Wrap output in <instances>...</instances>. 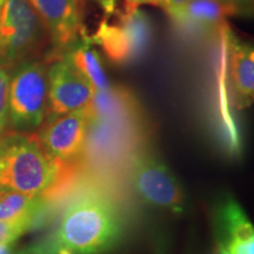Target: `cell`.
I'll use <instances>...</instances> for the list:
<instances>
[{"instance_id":"cell-3","label":"cell","mask_w":254,"mask_h":254,"mask_svg":"<svg viewBox=\"0 0 254 254\" xmlns=\"http://www.w3.org/2000/svg\"><path fill=\"white\" fill-rule=\"evenodd\" d=\"M47 110V69L37 60L19 63L9 77L7 120L14 131L39 128Z\"/></svg>"},{"instance_id":"cell-12","label":"cell","mask_w":254,"mask_h":254,"mask_svg":"<svg viewBox=\"0 0 254 254\" xmlns=\"http://www.w3.org/2000/svg\"><path fill=\"white\" fill-rule=\"evenodd\" d=\"M79 72L91 82L95 93L110 90V80L107 78L99 53L91 44L79 40L72 47L62 53Z\"/></svg>"},{"instance_id":"cell-11","label":"cell","mask_w":254,"mask_h":254,"mask_svg":"<svg viewBox=\"0 0 254 254\" xmlns=\"http://www.w3.org/2000/svg\"><path fill=\"white\" fill-rule=\"evenodd\" d=\"M226 15L230 13L217 0H192L170 17L178 26L190 32L204 33L218 27Z\"/></svg>"},{"instance_id":"cell-9","label":"cell","mask_w":254,"mask_h":254,"mask_svg":"<svg viewBox=\"0 0 254 254\" xmlns=\"http://www.w3.org/2000/svg\"><path fill=\"white\" fill-rule=\"evenodd\" d=\"M43 21L52 45L65 52L80 40V0H28Z\"/></svg>"},{"instance_id":"cell-13","label":"cell","mask_w":254,"mask_h":254,"mask_svg":"<svg viewBox=\"0 0 254 254\" xmlns=\"http://www.w3.org/2000/svg\"><path fill=\"white\" fill-rule=\"evenodd\" d=\"M220 246L225 247L234 243L254 241V231L251 221L239 204L228 199L219 209Z\"/></svg>"},{"instance_id":"cell-8","label":"cell","mask_w":254,"mask_h":254,"mask_svg":"<svg viewBox=\"0 0 254 254\" xmlns=\"http://www.w3.org/2000/svg\"><path fill=\"white\" fill-rule=\"evenodd\" d=\"M91 82L64 57L51 64L47 69L46 122L64 114L86 109L94 99Z\"/></svg>"},{"instance_id":"cell-19","label":"cell","mask_w":254,"mask_h":254,"mask_svg":"<svg viewBox=\"0 0 254 254\" xmlns=\"http://www.w3.org/2000/svg\"><path fill=\"white\" fill-rule=\"evenodd\" d=\"M127 5L131 7H139L140 5H153V6H164V0H126Z\"/></svg>"},{"instance_id":"cell-7","label":"cell","mask_w":254,"mask_h":254,"mask_svg":"<svg viewBox=\"0 0 254 254\" xmlns=\"http://www.w3.org/2000/svg\"><path fill=\"white\" fill-rule=\"evenodd\" d=\"M93 119L92 105L46 122L36 133L41 146L57 163L67 170L79 167L87 146V138Z\"/></svg>"},{"instance_id":"cell-14","label":"cell","mask_w":254,"mask_h":254,"mask_svg":"<svg viewBox=\"0 0 254 254\" xmlns=\"http://www.w3.org/2000/svg\"><path fill=\"white\" fill-rule=\"evenodd\" d=\"M44 199L17 192L0 190V221L33 224Z\"/></svg>"},{"instance_id":"cell-16","label":"cell","mask_w":254,"mask_h":254,"mask_svg":"<svg viewBox=\"0 0 254 254\" xmlns=\"http://www.w3.org/2000/svg\"><path fill=\"white\" fill-rule=\"evenodd\" d=\"M9 74L4 67H0V133L7 123Z\"/></svg>"},{"instance_id":"cell-6","label":"cell","mask_w":254,"mask_h":254,"mask_svg":"<svg viewBox=\"0 0 254 254\" xmlns=\"http://www.w3.org/2000/svg\"><path fill=\"white\" fill-rule=\"evenodd\" d=\"M132 187L142 201L173 213L185 209V194L177 178L153 153L140 151L133 154L128 166Z\"/></svg>"},{"instance_id":"cell-15","label":"cell","mask_w":254,"mask_h":254,"mask_svg":"<svg viewBox=\"0 0 254 254\" xmlns=\"http://www.w3.org/2000/svg\"><path fill=\"white\" fill-rule=\"evenodd\" d=\"M32 225L28 222L0 221V245L13 244Z\"/></svg>"},{"instance_id":"cell-20","label":"cell","mask_w":254,"mask_h":254,"mask_svg":"<svg viewBox=\"0 0 254 254\" xmlns=\"http://www.w3.org/2000/svg\"><path fill=\"white\" fill-rule=\"evenodd\" d=\"M13 244H1L0 245V254H14Z\"/></svg>"},{"instance_id":"cell-5","label":"cell","mask_w":254,"mask_h":254,"mask_svg":"<svg viewBox=\"0 0 254 254\" xmlns=\"http://www.w3.org/2000/svg\"><path fill=\"white\" fill-rule=\"evenodd\" d=\"M45 34L43 21L28 0H5L0 7V67L24 62Z\"/></svg>"},{"instance_id":"cell-1","label":"cell","mask_w":254,"mask_h":254,"mask_svg":"<svg viewBox=\"0 0 254 254\" xmlns=\"http://www.w3.org/2000/svg\"><path fill=\"white\" fill-rule=\"evenodd\" d=\"M74 178L41 146L36 133H0V190L41 199L59 195Z\"/></svg>"},{"instance_id":"cell-22","label":"cell","mask_w":254,"mask_h":254,"mask_svg":"<svg viewBox=\"0 0 254 254\" xmlns=\"http://www.w3.org/2000/svg\"><path fill=\"white\" fill-rule=\"evenodd\" d=\"M4 1H5V0H0V7H1V5L4 4Z\"/></svg>"},{"instance_id":"cell-17","label":"cell","mask_w":254,"mask_h":254,"mask_svg":"<svg viewBox=\"0 0 254 254\" xmlns=\"http://www.w3.org/2000/svg\"><path fill=\"white\" fill-rule=\"evenodd\" d=\"M230 14L250 15L253 9V0H217Z\"/></svg>"},{"instance_id":"cell-21","label":"cell","mask_w":254,"mask_h":254,"mask_svg":"<svg viewBox=\"0 0 254 254\" xmlns=\"http://www.w3.org/2000/svg\"><path fill=\"white\" fill-rule=\"evenodd\" d=\"M218 254H227V253L225 252V250H222L221 247H219V252H218Z\"/></svg>"},{"instance_id":"cell-2","label":"cell","mask_w":254,"mask_h":254,"mask_svg":"<svg viewBox=\"0 0 254 254\" xmlns=\"http://www.w3.org/2000/svg\"><path fill=\"white\" fill-rule=\"evenodd\" d=\"M123 221L109 198L88 192L75 198L64 211L58 232V250L71 254H101L118 243Z\"/></svg>"},{"instance_id":"cell-18","label":"cell","mask_w":254,"mask_h":254,"mask_svg":"<svg viewBox=\"0 0 254 254\" xmlns=\"http://www.w3.org/2000/svg\"><path fill=\"white\" fill-rule=\"evenodd\" d=\"M190 1H192V0H164L163 8L168 14L172 15L174 13H177L178 11H180L184 6H186Z\"/></svg>"},{"instance_id":"cell-10","label":"cell","mask_w":254,"mask_h":254,"mask_svg":"<svg viewBox=\"0 0 254 254\" xmlns=\"http://www.w3.org/2000/svg\"><path fill=\"white\" fill-rule=\"evenodd\" d=\"M230 34V84L237 109L252 105L254 97V53L249 43Z\"/></svg>"},{"instance_id":"cell-4","label":"cell","mask_w":254,"mask_h":254,"mask_svg":"<svg viewBox=\"0 0 254 254\" xmlns=\"http://www.w3.org/2000/svg\"><path fill=\"white\" fill-rule=\"evenodd\" d=\"M153 40V25L145 12L128 6L118 20L104 21L92 38L91 45H99L113 63H135L142 58Z\"/></svg>"}]
</instances>
